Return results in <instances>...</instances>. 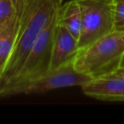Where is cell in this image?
Wrapping results in <instances>:
<instances>
[{
  "label": "cell",
  "instance_id": "1",
  "mask_svg": "<svg viewBox=\"0 0 124 124\" xmlns=\"http://www.w3.org/2000/svg\"><path fill=\"white\" fill-rule=\"evenodd\" d=\"M63 0H15L18 35L2 76L1 87L18 72L28 51L45 25L61 7Z\"/></svg>",
  "mask_w": 124,
  "mask_h": 124
},
{
  "label": "cell",
  "instance_id": "2",
  "mask_svg": "<svg viewBox=\"0 0 124 124\" xmlns=\"http://www.w3.org/2000/svg\"><path fill=\"white\" fill-rule=\"evenodd\" d=\"M124 55V31H113L80 49L73 60L79 72L92 78L116 72Z\"/></svg>",
  "mask_w": 124,
  "mask_h": 124
},
{
  "label": "cell",
  "instance_id": "3",
  "mask_svg": "<svg viewBox=\"0 0 124 124\" xmlns=\"http://www.w3.org/2000/svg\"><path fill=\"white\" fill-rule=\"evenodd\" d=\"M91 79L92 78L79 72L75 68L72 60L36 78L2 88L0 89V96L35 94L63 88L82 87Z\"/></svg>",
  "mask_w": 124,
  "mask_h": 124
},
{
  "label": "cell",
  "instance_id": "4",
  "mask_svg": "<svg viewBox=\"0 0 124 124\" xmlns=\"http://www.w3.org/2000/svg\"><path fill=\"white\" fill-rule=\"evenodd\" d=\"M59 9L53 15L35 39L16 76L0 89L29 81L49 71L54 35L58 24Z\"/></svg>",
  "mask_w": 124,
  "mask_h": 124
},
{
  "label": "cell",
  "instance_id": "5",
  "mask_svg": "<svg viewBox=\"0 0 124 124\" xmlns=\"http://www.w3.org/2000/svg\"><path fill=\"white\" fill-rule=\"evenodd\" d=\"M82 16L80 49L115 30L113 0H77Z\"/></svg>",
  "mask_w": 124,
  "mask_h": 124
},
{
  "label": "cell",
  "instance_id": "6",
  "mask_svg": "<svg viewBox=\"0 0 124 124\" xmlns=\"http://www.w3.org/2000/svg\"><path fill=\"white\" fill-rule=\"evenodd\" d=\"M87 96L105 101H124V76L118 71L92 78L81 87Z\"/></svg>",
  "mask_w": 124,
  "mask_h": 124
},
{
  "label": "cell",
  "instance_id": "7",
  "mask_svg": "<svg viewBox=\"0 0 124 124\" xmlns=\"http://www.w3.org/2000/svg\"><path fill=\"white\" fill-rule=\"evenodd\" d=\"M78 51V40L65 26L57 24L52 45L49 71L72 61Z\"/></svg>",
  "mask_w": 124,
  "mask_h": 124
},
{
  "label": "cell",
  "instance_id": "8",
  "mask_svg": "<svg viewBox=\"0 0 124 124\" xmlns=\"http://www.w3.org/2000/svg\"><path fill=\"white\" fill-rule=\"evenodd\" d=\"M17 35V20L15 14V16L0 29V75H1V78L4 74L6 65L15 48Z\"/></svg>",
  "mask_w": 124,
  "mask_h": 124
},
{
  "label": "cell",
  "instance_id": "9",
  "mask_svg": "<svg viewBox=\"0 0 124 124\" xmlns=\"http://www.w3.org/2000/svg\"><path fill=\"white\" fill-rule=\"evenodd\" d=\"M58 24L65 26L77 39L82 31V16L77 0H71L62 4L58 13Z\"/></svg>",
  "mask_w": 124,
  "mask_h": 124
},
{
  "label": "cell",
  "instance_id": "10",
  "mask_svg": "<svg viewBox=\"0 0 124 124\" xmlns=\"http://www.w3.org/2000/svg\"><path fill=\"white\" fill-rule=\"evenodd\" d=\"M16 14L15 0H0V29Z\"/></svg>",
  "mask_w": 124,
  "mask_h": 124
},
{
  "label": "cell",
  "instance_id": "11",
  "mask_svg": "<svg viewBox=\"0 0 124 124\" xmlns=\"http://www.w3.org/2000/svg\"><path fill=\"white\" fill-rule=\"evenodd\" d=\"M115 30H119L124 25V0H113Z\"/></svg>",
  "mask_w": 124,
  "mask_h": 124
},
{
  "label": "cell",
  "instance_id": "12",
  "mask_svg": "<svg viewBox=\"0 0 124 124\" xmlns=\"http://www.w3.org/2000/svg\"><path fill=\"white\" fill-rule=\"evenodd\" d=\"M119 70H124V55L122 59V61L120 63V66H119Z\"/></svg>",
  "mask_w": 124,
  "mask_h": 124
},
{
  "label": "cell",
  "instance_id": "13",
  "mask_svg": "<svg viewBox=\"0 0 124 124\" xmlns=\"http://www.w3.org/2000/svg\"><path fill=\"white\" fill-rule=\"evenodd\" d=\"M118 71L121 73V74H122L124 76V70H118Z\"/></svg>",
  "mask_w": 124,
  "mask_h": 124
},
{
  "label": "cell",
  "instance_id": "14",
  "mask_svg": "<svg viewBox=\"0 0 124 124\" xmlns=\"http://www.w3.org/2000/svg\"><path fill=\"white\" fill-rule=\"evenodd\" d=\"M119 30H121V31H124V25H123V26H122V27H121Z\"/></svg>",
  "mask_w": 124,
  "mask_h": 124
},
{
  "label": "cell",
  "instance_id": "15",
  "mask_svg": "<svg viewBox=\"0 0 124 124\" xmlns=\"http://www.w3.org/2000/svg\"><path fill=\"white\" fill-rule=\"evenodd\" d=\"M1 78H1V75H0V86H1Z\"/></svg>",
  "mask_w": 124,
  "mask_h": 124
}]
</instances>
